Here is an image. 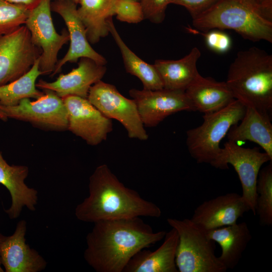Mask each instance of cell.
I'll return each instance as SVG.
<instances>
[{
    "label": "cell",
    "instance_id": "6da1fadb",
    "mask_svg": "<svg viewBox=\"0 0 272 272\" xmlns=\"http://www.w3.org/2000/svg\"><path fill=\"white\" fill-rule=\"evenodd\" d=\"M94 224L86 236L84 257L97 272H123L135 254L161 241L166 233L154 232L140 217Z\"/></svg>",
    "mask_w": 272,
    "mask_h": 272
},
{
    "label": "cell",
    "instance_id": "7a4b0ae2",
    "mask_svg": "<svg viewBox=\"0 0 272 272\" xmlns=\"http://www.w3.org/2000/svg\"><path fill=\"white\" fill-rule=\"evenodd\" d=\"M89 196L78 205V220L93 223L137 217L159 218L160 208L121 183L106 164L97 166L89 177Z\"/></svg>",
    "mask_w": 272,
    "mask_h": 272
},
{
    "label": "cell",
    "instance_id": "3957f363",
    "mask_svg": "<svg viewBox=\"0 0 272 272\" xmlns=\"http://www.w3.org/2000/svg\"><path fill=\"white\" fill-rule=\"evenodd\" d=\"M226 82L235 99L271 115V54L256 47L239 51Z\"/></svg>",
    "mask_w": 272,
    "mask_h": 272
},
{
    "label": "cell",
    "instance_id": "277c9868",
    "mask_svg": "<svg viewBox=\"0 0 272 272\" xmlns=\"http://www.w3.org/2000/svg\"><path fill=\"white\" fill-rule=\"evenodd\" d=\"M196 30L230 29L244 39L272 42V20L250 0H218L192 18Z\"/></svg>",
    "mask_w": 272,
    "mask_h": 272
},
{
    "label": "cell",
    "instance_id": "5b68a950",
    "mask_svg": "<svg viewBox=\"0 0 272 272\" xmlns=\"http://www.w3.org/2000/svg\"><path fill=\"white\" fill-rule=\"evenodd\" d=\"M246 106L235 99L217 111L204 114L202 123L186 132V143L197 163L215 165L222 151L220 144L230 128L242 119Z\"/></svg>",
    "mask_w": 272,
    "mask_h": 272
},
{
    "label": "cell",
    "instance_id": "8992f818",
    "mask_svg": "<svg viewBox=\"0 0 272 272\" xmlns=\"http://www.w3.org/2000/svg\"><path fill=\"white\" fill-rule=\"evenodd\" d=\"M178 235L175 262L179 272H225L227 269L215 254V242L190 219L168 218Z\"/></svg>",
    "mask_w": 272,
    "mask_h": 272
},
{
    "label": "cell",
    "instance_id": "52a82bcc",
    "mask_svg": "<svg viewBox=\"0 0 272 272\" xmlns=\"http://www.w3.org/2000/svg\"><path fill=\"white\" fill-rule=\"evenodd\" d=\"M44 94L34 101L21 100L13 106L0 104V119L9 118L30 123L34 127L45 130H67V115L61 98L54 92L45 90Z\"/></svg>",
    "mask_w": 272,
    "mask_h": 272
},
{
    "label": "cell",
    "instance_id": "ba28073f",
    "mask_svg": "<svg viewBox=\"0 0 272 272\" xmlns=\"http://www.w3.org/2000/svg\"><path fill=\"white\" fill-rule=\"evenodd\" d=\"M52 0H41L30 10L25 25L29 30L32 43L40 48L39 70L42 75L52 74L57 63V55L70 40L68 32L58 33L51 14Z\"/></svg>",
    "mask_w": 272,
    "mask_h": 272
},
{
    "label": "cell",
    "instance_id": "9c48e42d",
    "mask_svg": "<svg viewBox=\"0 0 272 272\" xmlns=\"http://www.w3.org/2000/svg\"><path fill=\"white\" fill-rule=\"evenodd\" d=\"M87 99L105 116L120 122L129 138L148 139L135 102L123 96L114 85L97 82L91 87Z\"/></svg>",
    "mask_w": 272,
    "mask_h": 272
},
{
    "label": "cell",
    "instance_id": "30bf717a",
    "mask_svg": "<svg viewBox=\"0 0 272 272\" xmlns=\"http://www.w3.org/2000/svg\"><path fill=\"white\" fill-rule=\"evenodd\" d=\"M270 161L272 158L265 152H261L257 147L245 148L236 143L228 141L222 148L214 167L227 169L229 164L234 167L241 182V196L250 211L255 215L256 188L258 173L262 165Z\"/></svg>",
    "mask_w": 272,
    "mask_h": 272
},
{
    "label": "cell",
    "instance_id": "8fae6325",
    "mask_svg": "<svg viewBox=\"0 0 272 272\" xmlns=\"http://www.w3.org/2000/svg\"><path fill=\"white\" fill-rule=\"evenodd\" d=\"M41 54V49L32 43L25 25L0 36V86L26 74Z\"/></svg>",
    "mask_w": 272,
    "mask_h": 272
},
{
    "label": "cell",
    "instance_id": "7c38bea8",
    "mask_svg": "<svg viewBox=\"0 0 272 272\" xmlns=\"http://www.w3.org/2000/svg\"><path fill=\"white\" fill-rule=\"evenodd\" d=\"M129 94L146 127H155L167 117L178 112L195 111L185 91L132 89Z\"/></svg>",
    "mask_w": 272,
    "mask_h": 272
},
{
    "label": "cell",
    "instance_id": "4fadbf2b",
    "mask_svg": "<svg viewBox=\"0 0 272 272\" xmlns=\"http://www.w3.org/2000/svg\"><path fill=\"white\" fill-rule=\"evenodd\" d=\"M62 99L67 111V130L91 146L98 145L107 139L113 129L112 121L87 98L68 96Z\"/></svg>",
    "mask_w": 272,
    "mask_h": 272
},
{
    "label": "cell",
    "instance_id": "5bb4252c",
    "mask_svg": "<svg viewBox=\"0 0 272 272\" xmlns=\"http://www.w3.org/2000/svg\"><path fill=\"white\" fill-rule=\"evenodd\" d=\"M77 5L71 0H55L51 3V10L59 14L64 20L70 41L67 52L57 61L51 76L59 73L66 63L77 62L82 57L89 58L103 65L107 62L105 58L90 44L86 28L78 14Z\"/></svg>",
    "mask_w": 272,
    "mask_h": 272
},
{
    "label": "cell",
    "instance_id": "9a60e30c",
    "mask_svg": "<svg viewBox=\"0 0 272 272\" xmlns=\"http://www.w3.org/2000/svg\"><path fill=\"white\" fill-rule=\"evenodd\" d=\"M250 209L241 195L227 193L202 202L190 219L205 231L236 223Z\"/></svg>",
    "mask_w": 272,
    "mask_h": 272
},
{
    "label": "cell",
    "instance_id": "2e32d148",
    "mask_svg": "<svg viewBox=\"0 0 272 272\" xmlns=\"http://www.w3.org/2000/svg\"><path fill=\"white\" fill-rule=\"evenodd\" d=\"M106 71L105 65L86 57L81 58L78 66L66 74H60L55 81L40 80L36 87L54 92L62 98L76 96L87 98L91 87L101 80Z\"/></svg>",
    "mask_w": 272,
    "mask_h": 272
},
{
    "label": "cell",
    "instance_id": "e0dca14e",
    "mask_svg": "<svg viewBox=\"0 0 272 272\" xmlns=\"http://www.w3.org/2000/svg\"><path fill=\"white\" fill-rule=\"evenodd\" d=\"M27 222L19 221L13 234L6 236L0 245L2 265L6 272H39L47 263L35 249L26 242Z\"/></svg>",
    "mask_w": 272,
    "mask_h": 272
},
{
    "label": "cell",
    "instance_id": "ac0fdd59",
    "mask_svg": "<svg viewBox=\"0 0 272 272\" xmlns=\"http://www.w3.org/2000/svg\"><path fill=\"white\" fill-rule=\"evenodd\" d=\"M28 174L27 166L10 165L0 152V184L8 189L11 195V206L5 210L10 219L18 218L24 207L30 211L36 210L38 199V191L25 183Z\"/></svg>",
    "mask_w": 272,
    "mask_h": 272
},
{
    "label": "cell",
    "instance_id": "d6986e66",
    "mask_svg": "<svg viewBox=\"0 0 272 272\" xmlns=\"http://www.w3.org/2000/svg\"><path fill=\"white\" fill-rule=\"evenodd\" d=\"M164 238L163 243L156 250L144 248L135 254L123 272H178L175 262L177 232L172 228Z\"/></svg>",
    "mask_w": 272,
    "mask_h": 272
},
{
    "label": "cell",
    "instance_id": "ffe728a7",
    "mask_svg": "<svg viewBox=\"0 0 272 272\" xmlns=\"http://www.w3.org/2000/svg\"><path fill=\"white\" fill-rule=\"evenodd\" d=\"M271 115L254 107L246 106L239 124L232 126L228 132L229 142L236 143L246 141L259 145L272 158Z\"/></svg>",
    "mask_w": 272,
    "mask_h": 272
},
{
    "label": "cell",
    "instance_id": "44dd1931",
    "mask_svg": "<svg viewBox=\"0 0 272 272\" xmlns=\"http://www.w3.org/2000/svg\"><path fill=\"white\" fill-rule=\"evenodd\" d=\"M185 92L195 111L204 114L219 110L235 99L226 82H217L199 74Z\"/></svg>",
    "mask_w": 272,
    "mask_h": 272
},
{
    "label": "cell",
    "instance_id": "7402d4cb",
    "mask_svg": "<svg viewBox=\"0 0 272 272\" xmlns=\"http://www.w3.org/2000/svg\"><path fill=\"white\" fill-rule=\"evenodd\" d=\"M206 232L209 238L220 245L222 252L218 258L227 269H233L238 264L252 238L245 222H236Z\"/></svg>",
    "mask_w": 272,
    "mask_h": 272
},
{
    "label": "cell",
    "instance_id": "603a6c76",
    "mask_svg": "<svg viewBox=\"0 0 272 272\" xmlns=\"http://www.w3.org/2000/svg\"><path fill=\"white\" fill-rule=\"evenodd\" d=\"M200 56L199 49L194 47L180 59L156 60L154 65L160 76L164 89L185 91L199 74L197 62Z\"/></svg>",
    "mask_w": 272,
    "mask_h": 272
},
{
    "label": "cell",
    "instance_id": "cb8c5ba5",
    "mask_svg": "<svg viewBox=\"0 0 272 272\" xmlns=\"http://www.w3.org/2000/svg\"><path fill=\"white\" fill-rule=\"evenodd\" d=\"M116 0H79L78 15L84 25L89 42L97 43L109 33L108 21L114 15Z\"/></svg>",
    "mask_w": 272,
    "mask_h": 272
},
{
    "label": "cell",
    "instance_id": "d4e9b609",
    "mask_svg": "<svg viewBox=\"0 0 272 272\" xmlns=\"http://www.w3.org/2000/svg\"><path fill=\"white\" fill-rule=\"evenodd\" d=\"M112 18L108 21V30L121 52L126 72L142 82L144 89H163L162 80L154 64L144 61L128 48L118 33Z\"/></svg>",
    "mask_w": 272,
    "mask_h": 272
},
{
    "label": "cell",
    "instance_id": "484cf974",
    "mask_svg": "<svg viewBox=\"0 0 272 272\" xmlns=\"http://www.w3.org/2000/svg\"><path fill=\"white\" fill-rule=\"evenodd\" d=\"M40 57L26 74L16 80L0 86V104L5 106L17 105L25 98L38 99L44 94L37 89L36 82L42 75L39 70Z\"/></svg>",
    "mask_w": 272,
    "mask_h": 272
},
{
    "label": "cell",
    "instance_id": "4316f807",
    "mask_svg": "<svg viewBox=\"0 0 272 272\" xmlns=\"http://www.w3.org/2000/svg\"><path fill=\"white\" fill-rule=\"evenodd\" d=\"M272 161L260 170L256 183L255 213L262 226L272 225Z\"/></svg>",
    "mask_w": 272,
    "mask_h": 272
},
{
    "label": "cell",
    "instance_id": "83f0119b",
    "mask_svg": "<svg viewBox=\"0 0 272 272\" xmlns=\"http://www.w3.org/2000/svg\"><path fill=\"white\" fill-rule=\"evenodd\" d=\"M30 11L22 5L0 0V36L24 25Z\"/></svg>",
    "mask_w": 272,
    "mask_h": 272
},
{
    "label": "cell",
    "instance_id": "f1b7e54d",
    "mask_svg": "<svg viewBox=\"0 0 272 272\" xmlns=\"http://www.w3.org/2000/svg\"><path fill=\"white\" fill-rule=\"evenodd\" d=\"M114 13L118 20L128 23H138L145 19L142 6L139 1L116 0Z\"/></svg>",
    "mask_w": 272,
    "mask_h": 272
},
{
    "label": "cell",
    "instance_id": "f546056e",
    "mask_svg": "<svg viewBox=\"0 0 272 272\" xmlns=\"http://www.w3.org/2000/svg\"><path fill=\"white\" fill-rule=\"evenodd\" d=\"M186 29L192 33L201 34L204 37L208 47L217 53L227 52L232 46L230 37L222 30L213 29L206 32H200L190 27Z\"/></svg>",
    "mask_w": 272,
    "mask_h": 272
},
{
    "label": "cell",
    "instance_id": "4dcf8cb0",
    "mask_svg": "<svg viewBox=\"0 0 272 272\" xmlns=\"http://www.w3.org/2000/svg\"><path fill=\"white\" fill-rule=\"evenodd\" d=\"M145 19L154 23L163 22L165 11L171 0H141Z\"/></svg>",
    "mask_w": 272,
    "mask_h": 272
},
{
    "label": "cell",
    "instance_id": "1f68e13d",
    "mask_svg": "<svg viewBox=\"0 0 272 272\" xmlns=\"http://www.w3.org/2000/svg\"><path fill=\"white\" fill-rule=\"evenodd\" d=\"M218 0H171V4L181 6L194 18L208 9Z\"/></svg>",
    "mask_w": 272,
    "mask_h": 272
},
{
    "label": "cell",
    "instance_id": "d6a6232c",
    "mask_svg": "<svg viewBox=\"0 0 272 272\" xmlns=\"http://www.w3.org/2000/svg\"><path fill=\"white\" fill-rule=\"evenodd\" d=\"M269 19L272 20V0H250Z\"/></svg>",
    "mask_w": 272,
    "mask_h": 272
},
{
    "label": "cell",
    "instance_id": "836d02e7",
    "mask_svg": "<svg viewBox=\"0 0 272 272\" xmlns=\"http://www.w3.org/2000/svg\"><path fill=\"white\" fill-rule=\"evenodd\" d=\"M11 3L22 5L31 10L35 7L41 0H3Z\"/></svg>",
    "mask_w": 272,
    "mask_h": 272
},
{
    "label": "cell",
    "instance_id": "e575fe53",
    "mask_svg": "<svg viewBox=\"0 0 272 272\" xmlns=\"http://www.w3.org/2000/svg\"><path fill=\"white\" fill-rule=\"evenodd\" d=\"M6 236L4 235L1 232H0V245L1 243L3 241Z\"/></svg>",
    "mask_w": 272,
    "mask_h": 272
},
{
    "label": "cell",
    "instance_id": "d590c367",
    "mask_svg": "<svg viewBox=\"0 0 272 272\" xmlns=\"http://www.w3.org/2000/svg\"><path fill=\"white\" fill-rule=\"evenodd\" d=\"M5 271L4 269L2 267V258L0 253V272H4Z\"/></svg>",
    "mask_w": 272,
    "mask_h": 272
},
{
    "label": "cell",
    "instance_id": "8d00e7d4",
    "mask_svg": "<svg viewBox=\"0 0 272 272\" xmlns=\"http://www.w3.org/2000/svg\"><path fill=\"white\" fill-rule=\"evenodd\" d=\"M71 1L74 2L76 3L77 4H78L79 0H71Z\"/></svg>",
    "mask_w": 272,
    "mask_h": 272
},
{
    "label": "cell",
    "instance_id": "74e56055",
    "mask_svg": "<svg viewBox=\"0 0 272 272\" xmlns=\"http://www.w3.org/2000/svg\"><path fill=\"white\" fill-rule=\"evenodd\" d=\"M132 1H139V0H132Z\"/></svg>",
    "mask_w": 272,
    "mask_h": 272
}]
</instances>
